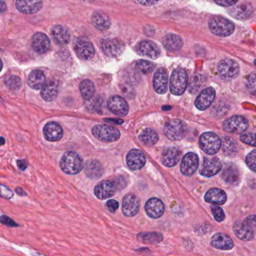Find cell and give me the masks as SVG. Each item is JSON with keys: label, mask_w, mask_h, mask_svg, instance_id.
<instances>
[{"label": "cell", "mask_w": 256, "mask_h": 256, "mask_svg": "<svg viewBox=\"0 0 256 256\" xmlns=\"http://www.w3.org/2000/svg\"><path fill=\"white\" fill-rule=\"evenodd\" d=\"M60 166L64 173L74 175L83 170L84 164L83 158L78 152L68 151L61 158Z\"/></svg>", "instance_id": "cell-1"}, {"label": "cell", "mask_w": 256, "mask_h": 256, "mask_svg": "<svg viewBox=\"0 0 256 256\" xmlns=\"http://www.w3.org/2000/svg\"><path fill=\"white\" fill-rule=\"evenodd\" d=\"M209 28L211 32L216 36L227 37L233 34L234 31V24L228 19L216 16L210 20Z\"/></svg>", "instance_id": "cell-2"}, {"label": "cell", "mask_w": 256, "mask_h": 256, "mask_svg": "<svg viewBox=\"0 0 256 256\" xmlns=\"http://www.w3.org/2000/svg\"><path fill=\"white\" fill-rule=\"evenodd\" d=\"M188 128L185 122L180 120L174 119L166 122L164 133L172 140H180L186 136Z\"/></svg>", "instance_id": "cell-3"}, {"label": "cell", "mask_w": 256, "mask_h": 256, "mask_svg": "<svg viewBox=\"0 0 256 256\" xmlns=\"http://www.w3.org/2000/svg\"><path fill=\"white\" fill-rule=\"evenodd\" d=\"M188 84V74L182 68H176L172 73L170 80V90L172 94L180 96L185 92Z\"/></svg>", "instance_id": "cell-4"}, {"label": "cell", "mask_w": 256, "mask_h": 256, "mask_svg": "<svg viewBox=\"0 0 256 256\" xmlns=\"http://www.w3.org/2000/svg\"><path fill=\"white\" fill-rule=\"evenodd\" d=\"M199 146L204 152L209 155H214L221 148V139L215 133L211 132H204L200 136Z\"/></svg>", "instance_id": "cell-5"}, {"label": "cell", "mask_w": 256, "mask_h": 256, "mask_svg": "<svg viewBox=\"0 0 256 256\" xmlns=\"http://www.w3.org/2000/svg\"><path fill=\"white\" fill-rule=\"evenodd\" d=\"M92 133L96 138L103 142H114L120 138L118 128L108 125H97L92 128Z\"/></svg>", "instance_id": "cell-6"}, {"label": "cell", "mask_w": 256, "mask_h": 256, "mask_svg": "<svg viewBox=\"0 0 256 256\" xmlns=\"http://www.w3.org/2000/svg\"><path fill=\"white\" fill-rule=\"evenodd\" d=\"M74 49L78 56L82 60L91 59L95 54L94 46L85 37H79L74 41Z\"/></svg>", "instance_id": "cell-7"}, {"label": "cell", "mask_w": 256, "mask_h": 256, "mask_svg": "<svg viewBox=\"0 0 256 256\" xmlns=\"http://www.w3.org/2000/svg\"><path fill=\"white\" fill-rule=\"evenodd\" d=\"M248 121L241 116H233L226 120L222 124L224 131L229 133H242L248 128Z\"/></svg>", "instance_id": "cell-8"}, {"label": "cell", "mask_w": 256, "mask_h": 256, "mask_svg": "<svg viewBox=\"0 0 256 256\" xmlns=\"http://www.w3.org/2000/svg\"><path fill=\"white\" fill-rule=\"evenodd\" d=\"M218 71L222 78L230 80L235 78L239 74V65L232 60H223L218 64Z\"/></svg>", "instance_id": "cell-9"}, {"label": "cell", "mask_w": 256, "mask_h": 256, "mask_svg": "<svg viewBox=\"0 0 256 256\" xmlns=\"http://www.w3.org/2000/svg\"><path fill=\"white\" fill-rule=\"evenodd\" d=\"M102 48L104 54L109 58H114L122 54L125 49V46L119 40L108 38L102 42Z\"/></svg>", "instance_id": "cell-10"}, {"label": "cell", "mask_w": 256, "mask_h": 256, "mask_svg": "<svg viewBox=\"0 0 256 256\" xmlns=\"http://www.w3.org/2000/svg\"><path fill=\"white\" fill-rule=\"evenodd\" d=\"M116 190H118V186L114 180H107L101 181L94 188V194L98 198L103 200V199L112 197L116 193Z\"/></svg>", "instance_id": "cell-11"}, {"label": "cell", "mask_w": 256, "mask_h": 256, "mask_svg": "<svg viewBox=\"0 0 256 256\" xmlns=\"http://www.w3.org/2000/svg\"><path fill=\"white\" fill-rule=\"evenodd\" d=\"M108 107L112 113L118 116H126L130 110L127 102L120 96L110 97L108 102Z\"/></svg>", "instance_id": "cell-12"}, {"label": "cell", "mask_w": 256, "mask_h": 256, "mask_svg": "<svg viewBox=\"0 0 256 256\" xmlns=\"http://www.w3.org/2000/svg\"><path fill=\"white\" fill-rule=\"evenodd\" d=\"M198 157L194 152H188L184 156L181 162L180 170L182 174L186 176H191L198 167Z\"/></svg>", "instance_id": "cell-13"}, {"label": "cell", "mask_w": 256, "mask_h": 256, "mask_svg": "<svg viewBox=\"0 0 256 256\" xmlns=\"http://www.w3.org/2000/svg\"><path fill=\"white\" fill-rule=\"evenodd\" d=\"M126 164L128 168L132 170H140L146 164V157L142 151L133 149L126 156Z\"/></svg>", "instance_id": "cell-14"}, {"label": "cell", "mask_w": 256, "mask_h": 256, "mask_svg": "<svg viewBox=\"0 0 256 256\" xmlns=\"http://www.w3.org/2000/svg\"><path fill=\"white\" fill-rule=\"evenodd\" d=\"M122 212L126 216H134L139 212L140 200L134 194H126L122 200Z\"/></svg>", "instance_id": "cell-15"}, {"label": "cell", "mask_w": 256, "mask_h": 256, "mask_svg": "<svg viewBox=\"0 0 256 256\" xmlns=\"http://www.w3.org/2000/svg\"><path fill=\"white\" fill-rule=\"evenodd\" d=\"M222 163L217 157L204 158L200 174L204 176L210 178L217 174L222 169Z\"/></svg>", "instance_id": "cell-16"}, {"label": "cell", "mask_w": 256, "mask_h": 256, "mask_svg": "<svg viewBox=\"0 0 256 256\" xmlns=\"http://www.w3.org/2000/svg\"><path fill=\"white\" fill-rule=\"evenodd\" d=\"M216 96L215 90L208 88L204 90L196 98L194 106L198 110H204L210 106Z\"/></svg>", "instance_id": "cell-17"}, {"label": "cell", "mask_w": 256, "mask_h": 256, "mask_svg": "<svg viewBox=\"0 0 256 256\" xmlns=\"http://www.w3.org/2000/svg\"><path fill=\"white\" fill-rule=\"evenodd\" d=\"M137 52L140 56L151 59H156L160 56L161 50L156 44L151 41H143L138 46Z\"/></svg>", "instance_id": "cell-18"}, {"label": "cell", "mask_w": 256, "mask_h": 256, "mask_svg": "<svg viewBox=\"0 0 256 256\" xmlns=\"http://www.w3.org/2000/svg\"><path fill=\"white\" fill-rule=\"evenodd\" d=\"M230 16L238 19L245 20L251 16L253 12V6L250 2H244L232 7L228 10Z\"/></svg>", "instance_id": "cell-19"}, {"label": "cell", "mask_w": 256, "mask_h": 256, "mask_svg": "<svg viewBox=\"0 0 256 256\" xmlns=\"http://www.w3.org/2000/svg\"><path fill=\"white\" fill-rule=\"evenodd\" d=\"M146 214L152 218H158L164 214V206L163 202L157 198L149 199L145 204Z\"/></svg>", "instance_id": "cell-20"}, {"label": "cell", "mask_w": 256, "mask_h": 256, "mask_svg": "<svg viewBox=\"0 0 256 256\" xmlns=\"http://www.w3.org/2000/svg\"><path fill=\"white\" fill-rule=\"evenodd\" d=\"M181 151L174 146L167 148L162 155V162L166 167L172 168L176 166L180 160Z\"/></svg>", "instance_id": "cell-21"}, {"label": "cell", "mask_w": 256, "mask_h": 256, "mask_svg": "<svg viewBox=\"0 0 256 256\" xmlns=\"http://www.w3.org/2000/svg\"><path fill=\"white\" fill-rule=\"evenodd\" d=\"M42 6V0H17L16 7L23 14H34L38 12Z\"/></svg>", "instance_id": "cell-22"}, {"label": "cell", "mask_w": 256, "mask_h": 256, "mask_svg": "<svg viewBox=\"0 0 256 256\" xmlns=\"http://www.w3.org/2000/svg\"><path fill=\"white\" fill-rule=\"evenodd\" d=\"M43 133L46 138L52 142H58L64 136L62 126L56 122L46 124L43 128Z\"/></svg>", "instance_id": "cell-23"}, {"label": "cell", "mask_w": 256, "mask_h": 256, "mask_svg": "<svg viewBox=\"0 0 256 256\" xmlns=\"http://www.w3.org/2000/svg\"><path fill=\"white\" fill-rule=\"evenodd\" d=\"M168 73L164 68H158L154 74V86L156 92L164 94L168 90Z\"/></svg>", "instance_id": "cell-24"}, {"label": "cell", "mask_w": 256, "mask_h": 256, "mask_svg": "<svg viewBox=\"0 0 256 256\" xmlns=\"http://www.w3.org/2000/svg\"><path fill=\"white\" fill-rule=\"evenodd\" d=\"M50 44V40L46 34L38 32L32 37V47L36 53H46L48 50Z\"/></svg>", "instance_id": "cell-25"}, {"label": "cell", "mask_w": 256, "mask_h": 256, "mask_svg": "<svg viewBox=\"0 0 256 256\" xmlns=\"http://www.w3.org/2000/svg\"><path fill=\"white\" fill-rule=\"evenodd\" d=\"M211 245L218 250H229L233 248L234 242L226 234L218 233L211 238Z\"/></svg>", "instance_id": "cell-26"}, {"label": "cell", "mask_w": 256, "mask_h": 256, "mask_svg": "<svg viewBox=\"0 0 256 256\" xmlns=\"http://www.w3.org/2000/svg\"><path fill=\"white\" fill-rule=\"evenodd\" d=\"M235 235L241 240L250 241L254 238V232L242 222H236L233 226Z\"/></svg>", "instance_id": "cell-27"}, {"label": "cell", "mask_w": 256, "mask_h": 256, "mask_svg": "<svg viewBox=\"0 0 256 256\" xmlns=\"http://www.w3.org/2000/svg\"><path fill=\"white\" fill-rule=\"evenodd\" d=\"M58 95V83L55 80H50L42 88L41 96L46 102L56 100Z\"/></svg>", "instance_id": "cell-28"}, {"label": "cell", "mask_w": 256, "mask_h": 256, "mask_svg": "<svg viewBox=\"0 0 256 256\" xmlns=\"http://www.w3.org/2000/svg\"><path fill=\"white\" fill-rule=\"evenodd\" d=\"M222 178L229 184H236L240 180V172L238 168L233 164L226 166L222 174Z\"/></svg>", "instance_id": "cell-29"}, {"label": "cell", "mask_w": 256, "mask_h": 256, "mask_svg": "<svg viewBox=\"0 0 256 256\" xmlns=\"http://www.w3.org/2000/svg\"><path fill=\"white\" fill-rule=\"evenodd\" d=\"M205 200L214 204H223L227 200L226 192L220 188H212L205 194Z\"/></svg>", "instance_id": "cell-30"}, {"label": "cell", "mask_w": 256, "mask_h": 256, "mask_svg": "<svg viewBox=\"0 0 256 256\" xmlns=\"http://www.w3.org/2000/svg\"><path fill=\"white\" fill-rule=\"evenodd\" d=\"M84 170L86 176L92 180L98 179L103 174L102 166L96 160L88 162L85 164Z\"/></svg>", "instance_id": "cell-31"}, {"label": "cell", "mask_w": 256, "mask_h": 256, "mask_svg": "<svg viewBox=\"0 0 256 256\" xmlns=\"http://www.w3.org/2000/svg\"><path fill=\"white\" fill-rule=\"evenodd\" d=\"M52 35L54 41L60 44H67L71 38L68 30L61 25H56L52 28Z\"/></svg>", "instance_id": "cell-32"}, {"label": "cell", "mask_w": 256, "mask_h": 256, "mask_svg": "<svg viewBox=\"0 0 256 256\" xmlns=\"http://www.w3.org/2000/svg\"><path fill=\"white\" fill-rule=\"evenodd\" d=\"M46 84V76L40 70L32 72L28 78V85L34 90H40Z\"/></svg>", "instance_id": "cell-33"}, {"label": "cell", "mask_w": 256, "mask_h": 256, "mask_svg": "<svg viewBox=\"0 0 256 256\" xmlns=\"http://www.w3.org/2000/svg\"><path fill=\"white\" fill-rule=\"evenodd\" d=\"M162 43L166 48L172 52H178L182 46V38L175 34H168L163 38Z\"/></svg>", "instance_id": "cell-34"}, {"label": "cell", "mask_w": 256, "mask_h": 256, "mask_svg": "<svg viewBox=\"0 0 256 256\" xmlns=\"http://www.w3.org/2000/svg\"><path fill=\"white\" fill-rule=\"evenodd\" d=\"M92 23L98 30L106 31L110 28V20L104 13L95 12L92 16Z\"/></svg>", "instance_id": "cell-35"}, {"label": "cell", "mask_w": 256, "mask_h": 256, "mask_svg": "<svg viewBox=\"0 0 256 256\" xmlns=\"http://www.w3.org/2000/svg\"><path fill=\"white\" fill-rule=\"evenodd\" d=\"M139 140L146 146H154L158 140V136L152 128H145L139 134Z\"/></svg>", "instance_id": "cell-36"}, {"label": "cell", "mask_w": 256, "mask_h": 256, "mask_svg": "<svg viewBox=\"0 0 256 256\" xmlns=\"http://www.w3.org/2000/svg\"><path fill=\"white\" fill-rule=\"evenodd\" d=\"M138 240L144 244H158L162 240L163 236L161 234L156 232H148L140 233L137 235Z\"/></svg>", "instance_id": "cell-37"}, {"label": "cell", "mask_w": 256, "mask_h": 256, "mask_svg": "<svg viewBox=\"0 0 256 256\" xmlns=\"http://www.w3.org/2000/svg\"><path fill=\"white\" fill-rule=\"evenodd\" d=\"M80 90L84 100L89 101L95 94V86L91 80H84L80 84Z\"/></svg>", "instance_id": "cell-38"}, {"label": "cell", "mask_w": 256, "mask_h": 256, "mask_svg": "<svg viewBox=\"0 0 256 256\" xmlns=\"http://www.w3.org/2000/svg\"><path fill=\"white\" fill-rule=\"evenodd\" d=\"M222 150L227 156H233L238 152V144L232 138L224 137L222 142Z\"/></svg>", "instance_id": "cell-39"}, {"label": "cell", "mask_w": 256, "mask_h": 256, "mask_svg": "<svg viewBox=\"0 0 256 256\" xmlns=\"http://www.w3.org/2000/svg\"><path fill=\"white\" fill-rule=\"evenodd\" d=\"M6 85L12 90H17L22 88V80L16 76H10L6 78Z\"/></svg>", "instance_id": "cell-40"}, {"label": "cell", "mask_w": 256, "mask_h": 256, "mask_svg": "<svg viewBox=\"0 0 256 256\" xmlns=\"http://www.w3.org/2000/svg\"><path fill=\"white\" fill-rule=\"evenodd\" d=\"M137 68L144 74H149L155 70V64L146 60H140L137 62Z\"/></svg>", "instance_id": "cell-41"}, {"label": "cell", "mask_w": 256, "mask_h": 256, "mask_svg": "<svg viewBox=\"0 0 256 256\" xmlns=\"http://www.w3.org/2000/svg\"><path fill=\"white\" fill-rule=\"evenodd\" d=\"M247 90L250 94L256 96V73H252L246 82Z\"/></svg>", "instance_id": "cell-42"}, {"label": "cell", "mask_w": 256, "mask_h": 256, "mask_svg": "<svg viewBox=\"0 0 256 256\" xmlns=\"http://www.w3.org/2000/svg\"><path fill=\"white\" fill-rule=\"evenodd\" d=\"M240 140L250 146H256V133L247 132L240 136Z\"/></svg>", "instance_id": "cell-43"}, {"label": "cell", "mask_w": 256, "mask_h": 256, "mask_svg": "<svg viewBox=\"0 0 256 256\" xmlns=\"http://www.w3.org/2000/svg\"><path fill=\"white\" fill-rule=\"evenodd\" d=\"M246 162L252 170L256 172V150L252 151L247 155Z\"/></svg>", "instance_id": "cell-44"}, {"label": "cell", "mask_w": 256, "mask_h": 256, "mask_svg": "<svg viewBox=\"0 0 256 256\" xmlns=\"http://www.w3.org/2000/svg\"><path fill=\"white\" fill-rule=\"evenodd\" d=\"M211 212L214 215V218L217 222H222L224 220L226 216H224V212L220 206H216V205L211 206Z\"/></svg>", "instance_id": "cell-45"}, {"label": "cell", "mask_w": 256, "mask_h": 256, "mask_svg": "<svg viewBox=\"0 0 256 256\" xmlns=\"http://www.w3.org/2000/svg\"><path fill=\"white\" fill-rule=\"evenodd\" d=\"M244 222L253 232H256V215H252L246 217Z\"/></svg>", "instance_id": "cell-46"}, {"label": "cell", "mask_w": 256, "mask_h": 256, "mask_svg": "<svg viewBox=\"0 0 256 256\" xmlns=\"http://www.w3.org/2000/svg\"><path fill=\"white\" fill-rule=\"evenodd\" d=\"M106 206H107L108 210L110 211V212L114 214L118 210L119 208V203L115 200H108L106 203Z\"/></svg>", "instance_id": "cell-47"}, {"label": "cell", "mask_w": 256, "mask_h": 256, "mask_svg": "<svg viewBox=\"0 0 256 256\" xmlns=\"http://www.w3.org/2000/svg\"><path fill=\"white\" fill-rule=\"evenodd\" d=\"M0 220H1V222L2 224H6V226H10V227H18V224H17L14 220H12L6 216L2 215Z\"/></svg>", "instance_id": "cell-48"}, {"label": "cell", "mask_w": 256, "mask_h": 256, "mask_svg": "<svg viewBox=\"0 0 256 256\" xmlns=\"http://www.w3.org/2000/svg\"><path fill=\"white\" fill-rule=\"evenodd\" d=\"M238 0H215L218 5L223 7L232 6L238 2Z\"/></svg>", "instance_id": "cell-49"}, {"label": "cell", "mask_w": 256, "mask_h": 256, "mask_svg": "<svg viewBox=\"0 0 256 256\" xmlns=\"http://www.w3.org/2000/svg\"><path fill=\"white\" fill-rule=\"evenodd\" d=\"M114 182H116V186H118V188H124V187L126 186V184L125 180L122 176H119V178H115L114 179Z\"/></svg>", "instance_id": "cell-50"}, {"label": "cell", "mask_w": 256, "mask_h": 256, "mask_svg": "<svg viewBox=\"0 0 256 256\" xmlns=\"http://www.w3.org/2000/svg\"><path fill=\"white\" fill-rule=\"evenodd\" d=\"M158 0H138V2L142 5L145 6H152L156 4Z\"/></svg>", "instance_id": "cell-51"}, {"label": "cell", "mask_w": 256, "mask_h": 256, "mask_svg": "<svg viewBox=\"0 0 256 256\" xmlns=\"http://www.w3.org/2000/svg\"><path fill=\"white\" fill-rule=\"evenodd\" d=\"M17 163L19 169H20V170H26V168H28V162H26V160H18Z\"/></svg>", "instance_id": "cell-52"}, {"label": "cell", "mask_w": 256, "mask_h": 256, "mask_svg": "<svg viewBox=\"0 0 256 256\" xmlns=\"http://www.w3.org/2000/svg\"><path fill=\"white\" fill-rule=\"evenodd\" d=\"M104 121L107 122H110V124H116V125H119V124L124 122V120L120 119H104Z\"/></svg>", "instance_id": "cell-53"}, {"label": "cell", "mask_w": 256, "mask_h": 256, "mask_svg": "<svg viewBox=\"0 0 256 256\" xmlns=\"http://www.w3.org/2000/svg\"><path fill=\"white\" fill-rule=\"evenodd\" d=\"M6 6L5 5V4H4V2H2V12H4V10H5V8H6Z\"/></svg>", "instance_id": "cell-54"}, {"label": "cell", "mask_w": 256, "mask_h": 256, "mask_svg": "<svg viewBox=\"0 0 256 256\" xmlns=\"http://www.w3.org/2000/svg\"><path fill=\"white\" fill-rule=\"evenodd\" d=\"M2 144H4V138H2Z\"/></svg>", "instance_id": "cell-55"}, {"label": "cell", "mask_w": 256, "mask_h": 256, "mask_svg": "<svg viewBox=\"0 0 256 256\" xmlns=\"http://www.w3.org/2000/svg\"><path fill=\"white\" fill-rule=\"evenodd\" d=\"M254 65L256 66V60H254Z\"/></svg>", "instance_id": "cell-56"}]
</instances>
